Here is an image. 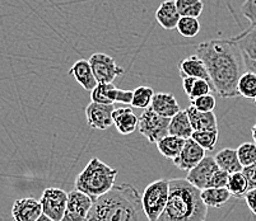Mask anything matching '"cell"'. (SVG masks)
I'll list each match as a JSON object with an SVG mask.
<instances>
[{
  "label": "cell",
  "instance_id": "cell-1",
  "mask_svg": "<svg viewBox=\"0 0 256 221\" xmlns=\"http://www.w3.org/2000/svg\"><path fill=\"white\" fill-rule=\"evenodd\" d=\"M196 56L203 60L214 92L220 98L238 97L237 84L246 73L241 48L232 38H213L195 47Z\"/></svg>",
  "mask_w": 256,
  "mask_h": 221
},
{
  "label": "cell",
  "instance_id": "cell-2",
  "mask_svg": "<svg viewBox=\"0 0 256 221\" xmlns=\"http://www.w3.org/2000/svg\"><path fill=\"white\" fill-rule=\"evenodd\" d=\"M87 221H150L142 205V195L130 183L114 186L93 202Z\"/></svg>",
  "mask_w": 256,
  "mask_h": 221
},
{
  "label": "cell",
  "instance_id": "cell-3",
  "mask_svg": "<svg viewBox=\"0 0 256 221\" xmlns=\"http://www.w3.org/2000/svg\"><path fill=\"white\" fill-rule=\"evenodd\" d=\"M206 216L202 191L186 179H171L168 201L158 221H206Z\"/></svg>",
  "mask_w": 256,
  "mask_h": 221
},
{
  "label": "cell",
  "instance_id": "cell-4",
  "mask_svg": "<svg viewBox=\"0 0 256 221\" xmlns=\"http://www.w3.org/2000/svg\"><path fill=\"white\" fill-rule=\"evenodd\" d=\"M118 172L102 162L98 158H92L80 173L76 176V190L86 193L94 202L98 197L111 191L115 186Z\"/></svg>",
  "mask_w": 256,
  "mask_h": 221
},
{
  "label": "cell",
  "instance_id": "cell-5",
  "mask_svg": "<svg viewBox=\"0 0 256 221\" xmlns=\"http://www.w3.org/2000/svg\"><path fill=\"white\" fill-rule=\"evenodd\" d=\"M168 196L170 181L166 179H157L144 188L142 195V205L148 220L158 221L166 209Z\"/></svg>",
  "mask_w": 256,
  "mask_h": 221
},
{
  "label": "cell",
  "instance_id": "cell-6",
  "mask_svg": "<svg viewBox=\"0 0 256 221\" xmlns=\"http://www.w3.org/2000/svg\"><path fill=\"white\" fill-rule=\"evenodd\" d=\"M170 121L171 118L157 115L150 107V108L144 109V112L139 117L138 130L150 144L157 145L158 141H160L164 136L168 135Z\"/></svg>",
  "mask_w": 256,
  "mask_h": 221
},
{
  "label": "cell",
  "instance_id": "cell-7",
  "mask_svg": "<svg viewBox=\"0 0 256 221\" xmlns=\"http://www.w3.org/2000/svg\"><path fill=\"white\" fill-rule=\"evenodd\" d=\"M88 61L98 84H111L118 76L125 73L124 69L116 64V61L110 55H106V53H93Z\"/></svg>",
  "mask_w": 256,
  "mask_h": 221
},
{
  "label": "cell",
  "instance_id": "cell-8",
  "mask_svg": "<svg viewBox=\"0 0 256 221\" xmlns=\"http://www.w3.org/2000/svg\"><path fill=\"white\" fill-rule=\"evenodd\" d=\"M68 193L58 187H48L41 195L40 204L42 206V214L54 221H62L66 210Z\"/></svg>",
  "mask_w": 256,
  "mask_h": 221
},
{
  "label": "cell",
  "instance_id": "cell-9",
  "mask_svg": "<svg viewBox=\"0 0 256 221\" xmlns=\"http://www.w3.org/2000/svg\"><path fill=\"white\" fill-rule=\"evenodd\" d=\"M93 201L90 196L76 190L68 193L66 210L62 221H87Z\"/></svg>",
  "mask_w": 256,
  "mask_h": 221
},
{
  "label": "cell",
  "instance_id": "cell-10",
  "mask_svg": "<svg viewBox=\"0 0 256 221\" xmlns=\"http://www.w3.org/2000/svg\"><path fill=\"white\" fill-rule=\"evenodd\" d=\"M218 171H220V167L214 160V157H206L195 168L188 172L186 181L199 191H204L206 188H210L212 179Z\"/></svg>",
  "mask_w": 256,
  "mask_h": 221
},
{
  "label": "cell",
  "instance_id": "cell-11",
  "mask_svg": "<svg viewBox=\"0 0 256 221\" xmlns=\"http://www.w3.org/2000/svg\"><path fill=\"white\" fill-rule=\"evenodd\" d=\"M115 111L114 104H101L90 102L86 107V118L92 129L107 130L114 126L112 113Z\"/></svg>",
  "mask_w": 256,
  "mask_h": 221
},
{
  "label": "cell",
  "instance_id": "cell-12",
  "mask_svg": "<svg viewBox=\"0 0 256 221\" xmlns=\"http://www.w3.org/2000/svg\"><path fill=\"white\" fill-rule=\"evenodd\" d=\"M206 157V150L199 144L195 143L192 139H188V140L185 141V145H184L180 155L174 160V164L180 171L190 172Z\"/></svg>",
  "mask_w": 256,
  "mask_h": 221
},
{
  "label": "cell",
  "instance_id": "cell-13",
  "mask_svg": "<svg viewBox=\"0 0 256 221\" xmlns=\"http://www.w3.org/2000/svg\"><path fill=\"white\" fill-rule=\"evenodd\" d=\"M42 215V206L34 197L16 200L12 206V221H37Z\"/></svg>",
  "mask_w": 256,
  "mask_h": 221
},
{
  "label": "cell",
  "instance_id": "cell-14",
  "mask_svg": "<svg viewBox=\"0 0 256 221\" xmlns=\"http://www.w3.org/2000/svg\"><path fill=\"white\" fill-rule=\"evenodd\" d=\"M114 126L116 127L121 135H132L136 131L139 123V117L132 112V109L129 107H118L115 108L112 113Z\"/></svg>",
  "mask_w": 256,
  "mask_h": 221
},
{
  "label": "cell",
  "instance_id": "cell-15",
  "mask_svg": "<svg viewBox=\"0 0 256 221\" xmlns=\"http://www.w3.org/2000/svg\"><path fill=\"white\" fill-rule=\"evenodd\" d=\"M150 108L157 115L166 118H172L181 111L178 99L174 98V95L172 93L164 92L156 93L154 97H153L152 104H150Z\"/></svg>",
  "mask_w": 256,
  "mask_h": 221
},
{
  "label": "cell",
  "instance_id": "cell-16",
  "mask_svg": "<svg viewBox=\"0 0 256 221\" xmlns=\"http://www.w3.org/2000/svg\"><path fill=\"white\" fill-rule=\"evenodd\" d=\"M180 18L181 15L178 10V6L174 4V0H164L156 10V20L162 28L167 31L178 28Z\"/></svg>",
  "mask_w": 256,
  "mask_h": 221
},
{
  "label": "cell",
  "instance_id": "cell-17",
  "mask_svg": "<svg viewBox=\"0 0 256 221\" xmlns=\"http://www.w3.org/2000/svg\"><path fill=\"white\" fill-rule=\"evenodd\" d=\"M69 74L78 81L79 84L82 85L83 89L90 90V92H92L97 87V84H98L94 75H93L92 67H90L88 60H76L73 64V66L70 67Z\"/></svg>",
  "mask_w": 256,
  "mask_h": 221
},
{
  "label": "cell",
  "instance_id": "cell-18",
  "mask_svg": "<svg viewBox=\"0 0 256 221\" xmlns=\"http://www.w3.org/2000/svg\"><path fill=\"white\" fill-rule=\"evenodd\" d=\"M186 112L194 131H218L217 116L214 112H200L192 106L186 108Z\"/></svg>",
  "mask_w": 256,
  "mask_h": 221
},
{
  "label": "cell",
  "instance_id": "cell-19",
  "mask_svg": "<svg viewBox=\"0 0 256 221\" xmlns=\"http://www.w3.org/2000/svg\"><path fill=\"white\" fill-rule=\"evenodd\" d=\"M178 73L181 78H195V79H204V80L210 81L209 73L206 70V66L204 61L196 55L186 57L178 65Z\"/></svg>",
  "mask_w": 256,
  "mask_h": 221
},
{
  "label": "cell",
  "instance_id": "cell-20",
  "mask_svg": "<svg viewBox=\"0 0 256 221\" xmlns=\"http://www.w3.org/2000/svg\"><path fill=\"white\" fill-rule=\"evenodd\" d=\"M214 160L217 163L222 171L227 172L228 174L240 173L244 171V167L240 163L238 157H237V150L232 148H224L218 151L217 155L214 157Z\"/></svg>",
  "mask_w": 256,
  "mask_h": 221
},
{
  "label": "cell",
  "instance_id": "cell-21",
  "mask_svg": "<svg viewBox=\"0 0 256 221\" xmlns=\"http://www.w3.org/2000/svg\"><path fill=\"white\" fill-rule=\"evenodd\" d=\"M192 134H194V129H192L190 120H188L186 109L180 111L178 115L171 118L168 126V135L181 137L184 140H188V139H192Z\"/></svg>",
  "mask_w": 256,
  "mask_h": 221
},
{
  "label": "cell",
  "instance_id": "cell-22",
  "mask_svg": "<svg viewBox=\"0 0 256 221\" xmlns=\"http://www.w3.org/2000/svg\"><path fill=\"white\" fill-rule=\"evenodd\" d=\"M231 38L241 48L244 59L256 60V29L248 27V29Z\"/></svg>",
  "mask_w": 256,
  "mask_h": 221
},
{
  "label": "cell",
  "instance_id": "cell-23",
  "mask_svg": "<svg viewBox=\"0 0 256 221\" xmlns=\"http://www.w3.org/2000/svg\"><path fill=\"white\" fill-rule=\"evenodd\" d=\"M185 141L186 140H184L181 137L167 135V136H164L162 140L158 141L157 149L166 159L174 160L178 155H180L181 151H182Z\"/></svg>",
  "mask_w": 256,
  "mask_h": 221
},
{
  "label": "cell",
  "instance_id": "cell-24",
  "mask_svg": "<svg viewBox=\"0 0 256 221\" xmlns=\"http://www.w3.org/2000/svg\"><path fill=\"white\" fill-rule=\"evenodd\" d=\"M232 197L231 192L227 188H206L202 191V200L206 207L222 209Z\"/></svg>",
  "mask_w": 256,
  "mask_h": 221
},
{
  "label": "cell",
  "instance_id": "cell-25",
  "mask_svg": "<svg viewBox=\"0 0 256 221\" xmlns=\"http://www.w3.org/2000/svg\"><path fill=\"white\" fill-rule=\"evenodd\" d=\"M118 88L111 84H97V87L90 92V99L94 103L115 104Z\"/></svg>",
  "mask_w": 256,
  "mask_h": 221
},
{
  "label": "cell",
  "instance_id": "cell-26",
  "mask_svg": "<svg viewBox=\"0 0 256 221\" xmlns=\"http://www.w3.org/2000/svg\"><path fill=\"white\" fill-rule=\"evenodd\" d=\"M227 190L231 192L232 196L237 197V199L245 197L246 193L248 192V183L245 174L242 173V172L230 174V177H228Z\"/></svg>",
  "mask_w": 256,
  "mask_h": 221
},
{
  "label": "cell",
  "instance_id": "cell-27",
  "mask_svg": "<svg viewBox=\"0 0 256 221\" xmlns=\"http://www.w3.org/2000/svg\"><path fill=\"white\" fill-rule=\"evenodd\" d=\"M181 17L199 18L203 13V0H174Z\"/></svg>",
  "mask_w": 256,
  "mask_h": 221
},
{
  "label": "cell",
  "instance_id": "cell-28",
  "mask_svg": "<svg viewBox=\"0 0 256 221\" xmlns=\"http://www.w3.org/2000/svg\"><path fill=\"white\" fill-rule=\"evenodd\" d=\"M237 92H238V95H241L244 98L255 99L256 74L251 73V71H246V73L240 78L238 84H237Z\"/></svg>",
  "mask_w": 256,
  "mask_h": 221
},
{
  "label": "cell",
  "instance_id": "cell-29",
  "mask_svg": "<svg viewBox=\"0 0 256 221\" xmlns=\"http://www.w3.org/2000/svg\"><path fill=\"white\" fill-rule=\"evenodd\" d=\"M154 90L146 85H140L136 90H132V106L136 108L146 109L152 104L153 97H154Z\"/></svg>",
  "mask_w": 256,
  "mask_h": 221
},
{
  "label": "cell",
  "instance_id": "cell-30",
  "mask_svg": "<svg viewBox=\"0 0 256 221\" xmlns=\"http://www.w3.org/2000/svg\"><path fill=\"white\" fill-rule=\"evenodd\" d=\"M176 29L181 36L186 37V38H192V37L198 36V33L200 32L199 19L192 17H181Z\"/></svg>",
  "mask_w": 256,
  "mask_h": 221
},
{
  "label": "cell",
  "instance_id": "cell-31",
  "mask_svg": "<svg viewBox=\"0 0 256 221\" xmlns=\"http://www.w3.org/2000/svg\"><path fill=\"white\" fill-rule=\"evenodd\" d=\"M218 134V131H194L192 139L206 151H212L217 145Z\"/></svg>",
  "mask_w": 256,
  "mask_h": 221
},
{
  "label": "cell",
  "instance_id": "cell-32",
  "mask_svg": "<svg viewBox=\"0 0 256 221\" xmlns=\"http://www.w3.org/2000/svg\"><path fill=\"white\" fill-rule=\"evenodd\" d=\"M237 157L244 168L250 167L256 163V144L255 143H244L236 149Z\"/></svg>",
  "mask_w": 256,
  "mask_h": 221
},
{
  "label": "cell",
  "instance_id": "cell-33",
  "mask_svg": "<svg viewBox=\"0 0 256 221\" xmlns=\"http://www.w3.org/2000/svg\"><path fill=\"white\" fill-rule=\"evenodd\" d=\"M192 106L200 112H213L216 106H217V101H216L214 95L206 94L192 101Z\"/></svg>",
  "mask_w": 256,
  "mask_h": 221
},
{
  "label": "cell",
  "instance_id": "cell-34",
  "mask_svg": "<svg viewBox=\"0 0 256 221\" xmlns=\"http://www.w3.org/2000/svg\"><path fill=\"white\" fill-rule=\"evenodd\" d=\"M212 90L214 89L210 81L204 80V79H196L194 87H192V93H190V95H188V99H190V102H192L194 101V99L199 98V97L210 94Z\"/></svg>",
  "mask_w": 256,
  "mask_h": 221
},
{
  "label": "cell",
  "instance_id": "cell-35",
  "mask_svg": "<svg viewBox=\"0 0 256 221\" xmlns=\"http://www.w3.org/2000/svg\"><path fill=\"white\" fill-rule=\"evenodd\" d=\"M241 13L250 22V28L256 29V0H245L241 6Z\"/></svg>",
  "mask_w": 256,
  "mask_h": 221
},
{
  "label": "cell",
  "instance_id": "cell-36",
  "mask_svg": "<svg viewBox=\"0 0 256 221\" xmlns=\"http://www.w3.org/2000/svg\"><path fill=\"white\" fill-rule=\"evenodd\" d=\"M242 173L245 174L246 179H248V191L256 188V163L255 164L250 165V167H246V168H244Z\"/></svg>",
  "mask_w": 256,
  "mask_h": 221
},
{
  "label": "cell",
  "instance_id": "cell-37",
  "mask_svg": "<svg viewBox=\"0 0 256 221\" xmlns=\"http://www.w3.org/2000/svg\"><path fill=\"white\" fill-rule=\"evenodd\" d=\"M244 199H245L246 205H248V207L250 209L251 213H252L254 215H256V188L248 191Z\"/></svg>",
  "mask_w": 256,
  "mask_h": 221
},
{
  "label": "cell",
  "instance_id": "cell-38",
  "mask_svg": "<svg viewBox=\"0 0 256 221\" xmlns=\"http://www.w3.org/2000/svg\"><path fill=\"white\" fill-rule=\"evenodd\" d=\"M195 81H196V79L195 78H184L182 79V88H184V92H185V94L190 95V93H192V87H194Z\"/></svg>",
  "mask_w": 256,
  "mask_h": 221
},
{
  "label": "cell",
  "instance_id": "cell-39",
  "mask_svg": "<svg viewBox=\"0 0 256 221\" xmlns=\"http://www.w3.org/2000/svg\"><path fill=\"white\" fill-rule=\"evenodd\" d=\"M244 62H245L246 71H251V73L256 74V60L244 59Z\"/></svg>",
  "mask_w": 256,
  "mask_h": 221
},
{
  "label": "cell",
  "instance_id": "cell-40",
  "mask_svg": "<svg viewBox=\"0 0 256 221\" xmlns=\"http://www.w3.org/2000/svg\"><path fill=\"white\" fill-rule=\"evenodd\" d=\"M0 221H12V218L6 214H0Z\"/></svg>",
  "mask_w": 256,
  "mask_h": 221
},
{
  "label": "cell",
  "instance_id": "cell-41",
  "mask_svg": "<svg viewBox=\"0 0 256 221\" xmlns=\"http://www.w3.org/2000/svg\"><path fill=\"white\" fill-rule=\"evenodd\" d=\"M37 221H54V220H52V219L48 218V216L44 215V214H42V215H41L38 219H37Z\"/></svg>",
  "mask_w": 256,
  "mask_h": 221
},
{
  "label": "cell",
  "instance_id": "cell-42",
  "mask_svg": "<svg viewBox=\"0 0 256 221\" xmlns=\"http://www.w3.org/2000/svg\"><path fill=\"white\" fill-rule=\"evenodd\" d=\"M251 134H252V139H254V143L256 144V123L252 126V129H251Z\"/></svg>",
  "mask_w": 256,
  "mask_h": 221
},
{
  "label": "cell",
  "instance_id": "cell-43",
  "mask_svg": "<svg viewBox=\"0 0 256 221\" xmlns=\"http://www.w3.org/2000/svg\"><path fill=\"white\" fill-rule=\"evenodd\" d=\"M255 103H256V98H255Z\"/></svg>",
  "mask_w": 256,
  "mask_h": 221
}]
</instances>
